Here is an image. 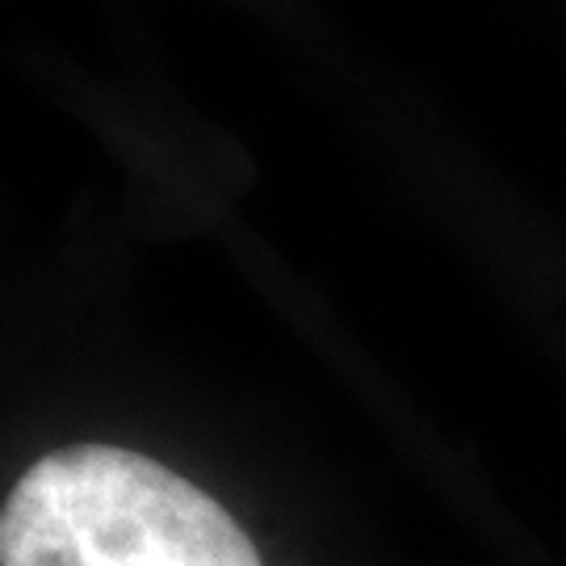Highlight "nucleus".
Here are the masks:
<instances>
[{
    "instance_id": "obj_1",
    "label": "nucleus",
    "mask_w": 566,
    "mask_h": 566,
    "mask_svg": "<svg viewBox=\"0 0 566 566\" xmlns=\"http://www.w3.org/2000/svg\"><path fill=\"white\" fill-rule=\"evenodd\" d=\"M0 566H261L202 486L143 453L67 446L0 507Z\"/></svg>"
}]
</instances>
